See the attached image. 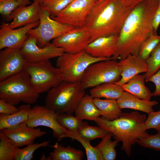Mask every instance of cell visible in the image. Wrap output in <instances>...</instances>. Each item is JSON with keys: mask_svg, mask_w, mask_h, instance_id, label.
I'll return each instance as SVG.
<instances>
[{"mask_svg": "<svg viewBox=\"0 0 160 160\" xmlns=\"http://www.w3.org/2000/svg\"><path fill=\"white\" fill-rule=\"evenodd\" d=\"M25 70L29 74L31 84L39 94L48 92L64 81L60 69L54 67L49 60L41 63H26Z\"/></svg>", "mask_w": 160, "mask_h": 160, "instance_id": "cell-8", "label": "cell"}, {"mask_svg": "<svg viewBox=\"0 0 160 160\" xmlns=\"http://www.w3.org/2000/svg\"><path fill=\"white\" fill-rule=\"evenodd\" d=\"M21 54L27 63H41L58 57L64 53L61 48L50 42L43 47H39L34 37L29 36L20 48Z\"/></svg>", "mask_w": 160, "mask_h": 160, "instance_id": "cell-12", "label": "cell"}, {"mask_svg": "<svg viewBox=\"0 0 160 160\" xmlns=\"http://www.w3.org/2000/svg\"><path fill=\"white\" fill-rule=\"evenodd\" d=\"M58 114L45 105H35L31 108L28 120L24 122L29 127L41 126L51 129L53 136L59 141L68 130L58 123L57 117Z\"/></svg>", "mask_w": 160, "mask_h": 160, "instance_id": "cell-10", "label": "cell"}, {"mask_svg": "<svg viewBox=\"0 0 160 160\" xmlns=\"http://www.w3.org/2000/svg\"><path fill=\"white\" fill-rule=\"evenodd\" d=\"M80 82L63 81L48 92L45 105L59 114H73L85 91Z\"/></svg>", "mask_w": 160, "mask_h": 160, "instance_id": "cell-4", "label": "cell"}, {"mask_svg": "<svg viewBox=\"0 0 160 160\" xmlns=\"http://www.w3.org/2000/svg\"><path fill=\"white\" fill-rule=\"evenodd\" d=\"M94 5V0H74L57 16L50 17L62 23L82 28Z\"/></svg>", "mask_w": 160, "mask_h": 160, "instance_id": "cell-11", "label": "cell"}, {"mask_svg": "<svg viewBox=\"0 0 160 160\" xmlns=\"http://www.w3.org/2000/svg\"><path fill=\"white\" fill-rule=\"evenodd\" d=\"M53 149L50 153L49 159L52 160H81L84 157V153L70 145L66 147L57 142L51 146Z\"/></svg>", "mask_w": 160, "mask_h": 160, "instance_id": "cell-25", "label": "cell"}, {"mask_svg": "<svg viewBox=\"0 0 160 160\" xmlns=\"http://www.w3.org/2000/svg\"><path fill=\"white\" fill-rule=\"evenodd\" d=\"M143 0H104L94 5L83 27L89 34V43L103 36H119L128 15Z\"/></svg>", "mask_w": 160, "mask_h": 160, "instance_id": "cell-2", "label": "cell"}, {"mask_svg": "<svg viewBox=\"0 0 160 160\" xmlns=\"http://www.w3.org/2000/svg\"><path fill=\"white\" fill-rule=\"evenodd\" d=\"M118 36L110 35L99 37L89 43L84 50L95 57L112 58L117 50Z\"/></svg>", "mask_w": 160, "mask_h": 160, "instance_id": "cell-17", "label": "cell"}, {"mask_svg": "<svg viewBox=\"0 0 160 160\" xmlns=\"http://www.w3.org/2000/svg\"><path fill=\"white\" fill-rule=\"evenodd\" d=\"M74 113L76 117L82 120L95 121L101 116L93 101V98L88 94H85L82 98Z\"/></svg>", "mask_w": 160, "mask_h": 160, "instance_id": "cell-21", "label": "cell"}, {"mask_svg": "<svg viewBox=\"0 0 160 160\" xmlns=\"http://www.w3.org/2000/svg\"><path fill=\"white\" fill-rule=\"evenodd\" d=\"M140 146L160 151V132L156 134L149 135L147 137L139 140L137 143Z\"/></svg>", "mask_w": 160, "mask_h": 160, "instance_id": "cell-37", "label": "cell"}, {"mask_svg": "<svg viewBox=\"0 0 160 160\" xmlns=\"http://www.w3.org/2000/svg\"><path fill=\"white\" fill-rule=\"evenodd\" d=\"M145 79L144 75L138 74L121 87L124 91L127 92L139 98L150 100L152 93L145 84Z\"/></svg>", "mask_w": 160, "mask_h": 160, "instance_id": "cell-22", "label": "cell"}, {"mask_svg": "<svg viewBox=\"0 0 160 160\" xmlns=\"http://www.w3.org/2000/svg\"><path fill=\"white\" fill-rule=\"evenodd\" d=\"M104 0H94V5L97 4Z\"/></svg>", "mask_w": 160, "mask_h": 160, "instance_id": "cell-42", "label": "cell"}, {"mask_svg": "<svg viewBox=\"0 0 160 160\" xmlns=\"http://www.w3.org/2000/svg\"><path fill=\"white\" fill-rule=\"evenodd\" d=\"M41 9V4L37 2H34L28 6L19 7L14 11L8 18L9 20H12L9 24V26L15 29L39 20Z\"/></svg>", "mask_w": 160, "mask_h": 160, "instance_id": "cell-18", "label": "cell"}, {"mask_svg": "<svg viewBox=\"0 0 160 160\" xmlns=\"http://www.w3.org/2000/svg\"><path fill=\"white\" fill-rule=\"evenodd\" d=\"M93 101L101 113V117L105 120L112 121L116 119L122 113L116 100L95 98Z\"/></svg>", "mask_w": 160, "mask_h": 160, "instance_id": "cell-26", "label": "cell"}, {"mask_svg": "<svg viewBox=\"0 0 160 160\" xmlns=\"http://www.w3.org/2000/svg\"><path fill=\"white\" fill-rule=\"evenodd\" d=\"M82 120L68 113L59 114L57 117V121L61 126L69 131L76 132L83 122Z\"/></svg>", "mask_w": 160, "mask_h": 160, "instance_id": "cell-30", "label": "cell"}, {"mask_svg": "<svg viewBox=\"0 0 160 160\" xmlns=\"http://www.w3.org/2000/svg\"><path fill=\"white\" fill-rule=\"evenodd\" d=\"M15 105L0 99V114L10 115L14 113L19 110Z\"/></svg>", "mask_w": 160, "mask_h": 160, "instance_id": "cell-39", "label": "cell"}, {"mask_svg": "<svg viewBox=\"0 0 160 160\" xmlns=\"http://www.w3.org/2000/svg\"><path fill=\"white\" fill-rule=\"evenodd\" d=\"M124 90L114 83H106L95 87L90 90V95L93 98H104L117 100L122 96Z\"/></svg>", "mask_w": 160, "mask_h": 160, "instance_id": "cell-24", "label": "cell"}, {"mask_svg": "<svg viewBox=\"0 0 160 160\" xmlns=\"http://www.w3.org/2000/svg\"><path fill=\"white\" fill-rule=\"evenodd\" d=\"M30 105L20 106L19 110L12 114H0V130L14 128L26 121L31 108Z\"/></svg>", "mask_w": 160, "mask_h": 160, "instance_id": "cell-23", "label": "cell"}, {"mask_svg": "<svg viewBox=\"0 0 160 160\" xmlns=\"http://www.w3.org/2000/svg\"><path fill=\"white\" fill-rule=\"evenodd\" d=\"M144 125L145 129H153L157 132H160V110L152 111L148 114Z\"/></svg>", "mask_w": 160, "mask_h": 160, "instance_id": "cell-38", "label": "cell"}, {"mask_svg": "<svg viewBox=\"0 0 160 160\" xmlns=\"http://www.w3.org/2000/svg\"><path fill=\"white\" fill-rule=\"evenodd\" d=\"M26 62L18 48L4 49L0 52V81L25 70Z\"/></svg>", "mask_w": 160, "mask_h": 160, "instance_id": "cell-14", "label": "cell"}, {"mask_svg": "<svg viewBox=\"0 0 160 160\" xmlns=\"http://www.w3.org/2000/svg\"><path fill=\"white\" fill-rule=\"evenodd\" d=\"M17 147H21L34 143L35 140L47 134L39 128L29 127L24 122L11 129L0 131Z\"/></svg>", "mask_w": 160, "mask_h": 160, "instance_id": "cell-16", "label": "cell"}, {"mask_svg": "<svg viewBox=\"0 0 160 160\" xmlns=\"http://www.w3.org/2000/svg\"><path fill=\"white\" fill-rule=\"evenodd\" d=\"M74 0H45L41 4L49 12L50 16H57Z\"/></svg>", "mask_w": 160, "mask_h": 160, "instance_id": "cell-36", "label": "cell"}, {"mask_svg": "<svg viewBox=\"0 0 160 160\" xmlns=\"http://www.w3.org/2000/svg\"><path fill=\"white\" fill-rule=\"evenodd\" d=\"M117 101L121 109L124 108L132 109L148 114L153 111V107L158 103L156 100H143L125 91L121 97L117 100Z\"/></svg>", "mask_w": 160, "mask_h": 160, "instance_id": "cell-20", "label": "cell"}, {"mask_svg": "<svg viewBox=\"0 0 160 160\" xmlns=\"http://www.w3.org/2000/svg\"><path fill=\"white\" fill-rule=\"evenodd\" d=\"M112 59L94 57L84 50L75 53L64 52L57 57V67L60 70L64 81L71 82H80L85 70L91 64Z\"/></svg>", "mask_w": 160, "mask_h": 160, "instance_id": "cell-6", "label": "cell"}, {"mask_svg": "<svg viewBox=\"0 0 160 160\" xmlns=\"http://www.w3.org/2000/svg\"><path fill=\"white\" fill-rule=\"evenodd\" d=\"M39 23V20L15 29L11 28L8 23L3 24L0 29V49L7 48L20 49L28 37L29 31Z\"/></svg>", "mask_w": 160, "mask_h": 160, "instance_id": "cell-15", "label": "cell"}, {"mask_svg": "<svg viewBox=\"0 0 160 160\" xmlns=\"http://www.w3.org/2000/svg\"><path fill=\"white\" fill-rule=\"evenodd\" d=\"M45 0H33L34 2H37L41 4Z\"/></svg>", "mask_w": 160, "mask_h": 160, "instance_id": "cell-43", "label": "cell"}, {"mask_svg": "<svg viewBox=\"0 0 160 160\" xmlns=\"http://www.w3.org/2000/svg\"><path fill=\"white\" fill-rule=\"evenodd\" d=\"M122 68L120 79L114 83L119 86L127 83L139 74L147 72L148 65L146 61L138 56L130 55L119 62Z\"/></svg>", "mask_w": 160, "mask_h": 160, "instance_id": "cell-19", "label": "cell"}, {"mask_svg": "<svg viewBox=\"0 0 160 160\" xmlns=\"http://www.w3.org/2000/svg\"><path fill=\"white\" fill-rule=\"evenodd\" d=\"M90 39L89 34L84 28H76L53 39L52 43L65 53H75L84 50Z\"/></svg>", "mask_w": 160, "mask_h": 160, "instance_id": "cell-13", "label": "cell"}, {"mask_svg": "<svg viewBox=\"0 0 160 160\" xmlns=\"http://www.w3.org/2000/svg\"><path fill=\"white\" fill-rule=\"evenodd\" d=\"M146 61L148 65V70L143 75L145 77V81L160 68V42L156 46Z\"/></svg>", "mask_w": 160, "mask_h": 160, "instance_id": "cell-34", "label": "cell"}, {"mask_svg": "<svg viewBox=\"0 0 160 160\" xmlns=\"http://www.w3.org/2000/svg\"><path fill=\"white\" fill-rule=\"evenodd\" d=\"M112 134L108 133L102 139L101 141L95 147L100 151L104 160H114L117 156L115 148L119 142L115 140H111Z\"/></svg>", "mask_w": 160, "mask_h": 160, "instance_id": "cell-27", "label": "cell"}, {"mask_svg": "<svg viewBox=\"0 0 160 160\" xmlns=\"http://www.w3.org/2000/svg\"><path fill=\"white\" fill-rule=\"evenodd\" d=\"M145 114L137 111L121 113L118 118L112 121L101 117L95 121L97 125L111 133L115 140L122 143L121 150L130 156L132 147L139 140L148 136L144 123Z\"/></svg>", "mask_w": 160, "mask_h": 160, "instance_id": "cell-3", "label": "cell"}, {"mask_svg": "<svg viewBox=\"0 0 160 160\" xmlns=\"http://www.w3.org/2000/svg\"><path fill=\"white\" fill-rule=\"evenodd\" d=\"M17 148L0 131V160H14Z\"/></svg>", "mask_w": 160, "mask_h": 160, "instance_id": "cell-33", "label": "cell"}, {"mask_svg": "<svg viewBox=\"0 0 160 160\" xmlns=\"http://www.w3.org/2000/svg\"><path fill=\"white\" fill-rule=\"evenodd\" d=\"M160 42V36L152 33L149 36L142 44L139 49L138 56L146 60L151 53Z\"/></svg>", "mask_w": 160, "mask_h": 160, "instance_id": "cell-32", "label": "cell"}, {"mask_svg": "<svg viewBox=\"0 0 160 160\" xmlns=\"http://www.w3.org/2000/svg\"><path fill=\"white\" fill-rule=\"evenodd\" d=\"M76 140L80 143L84 148L87 160H104L102 154L99 149L92 146L89 140L80 136L76 132L69 131L62 137Z\"/></svg>", "mask_w": 160, "mask_h": 160, "instance_id": "cell-28", "label": "cell"}, {"mask_svg": "<svg viewBox=\"0 0 160 160\" xmlns=\"http://www.w3.org/2000/svg\"><path fill=\"white\" fill-rule=\"evenodd\" d=\"M160 24V0H159V3L157 8L156 12L154 17L153 26L155 32L157 33L158 29Z\"/></svg>", "mask_w": 160, "mask_h": 160, "instance_id": "cell-41", "label": "cell"}, {"mask_svg": "<svg viewBox=\"0 0 160 160\" xmlns=\"http://www.w3.org/2000/svg\"><path fill=\"white\" fill-rule=\"evenodd\" d=\"M49 141H45L37 143H33L22 148L17 147L15 151L14 160H31L33 154L38 148L49 146Z\"/></svg>", "mask_w": 160, "mask_h": 160, "instance_id": "cell-31", "label": "cell"}, {"mask_svg": "<svg viewBox=\"0 0 160 160\" xmlns=\"http://www.w3.org/2000/svg\"><path fill=\"white\" fill-rule=\"evenodd\" d=\"M159 0H143L137 4L126 19L118 36L117 51L112 59L138 56L140 47L150 34H157L153 26Z\"/></svg>", "mask_w": 160, "mask_h": 160, "instance_id": "cell-1", "label": "cell"}, {"mask_svg": "<svg viewBox=\"0 0 160 160\" xmlns=\"http://www.w3.org/2000/svg\"><path fill=\"white\" fill-rule=\"evenodd\" d=\"M41 7L39 24L36 28L31 29L28 33L29 36L36 39L37 45L39 47H44L51 40L76 28L53 19L51 18L47 10L41 4Z\"/></svg>", "mask_w": 160, "mask_h": 160, "instance_id": "cell-9", "label": "cell"}, {"mask_svg": "<svg viewBox=\"0 0 160 160\" xmlns=\"http://www.w3.org/2000/svg\"><path fill=\"white\" fill-rule=\"evenodd\" d=\"M39 94L32 86L25 70L0 81V99L15 105L21 102L34 104Z\"/></svg>", "mask_w": 160, "mask_h": 160, "instance_id": "cell-5", "label": "cell"}, {"mask_svg": "<svg viewBox=\"0 0 160 160\" xmlns=\"http://www.w3.org/2000/svg\"><path fill=\"white\" fill-rule=\"evenodd\" d=\"M31 3L29 0H0V13L2 16L8 18L16 9Z\"/></svg>", "mask_w": 160, "mask_h": 160, "instance_id": "cell-35", "label": "cell"}, {"mask_svg": "<svg viewBox=\"0 0 160 160\" xmlns=\"http://www.w3.org/2000/svg\"><path fill=\"white\" fill-rule=\"evenodd\" d=\"M109 132L99 126H92L83 122L77 133L81 137L89 141L96 138L102 139Z\"/></svg>", "mask_w": 160, "mask_h": 160, "instance_id": "cell-29", "label": "cell"}, {"mask_svg": "<svg viewBox=\"0 0 160 160\" xmlns=\"http://www.w3.org/2000/svg\"><path fill=\"white\" fill-rule=\"evenodd\" d=\"M149 81L153 82L155 86V90L152 93V96H160V68L146 82Z\"/></svg>", "mask_w": 160, "mask_h": 160, "instance_id": "cell-40", "label": "cell"}, {"mask_svg": "<svg viewBox=\"0 0 160 160\" xmlns=\"http://www.w3.org/2000/svg\"><path fill=\"white\" fill-rule=\"evenodd\" d=\"M122 68L119 62L112 59L94 63L87 68L80 83L84 89L106 83H115L120 79Z\"/></svg>", "mask_w": 160, "mask_h": 160, "instance_id": "cell-7", "label": "cell"}]
</instances>
